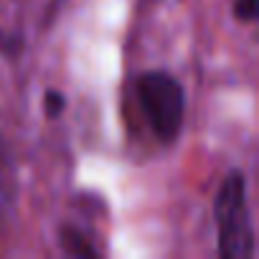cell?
Instances as JSON below:
<instances>
[{"label": "cell", "instance_id": "cell-4", "mask_svg": "<svg viewBox=\"0 0 259 259\" xmlns=\"http://www.w3.org/2000/svg\"><path fill=\"white\" fill-rule=\"evenodd\" d=\"M44 109H46V114H49L51 119L61 117V112L66 109V97H64L61 92H56V89H49L46 97H44Z\"/></svg>", "mask_w": 259, "mask_h": 259}, {"label": "cell", "instance_id": "cell-2", "mask_svg": "<svg viewBox=\"0 0 259 259\" xmlns=\"http://www.w3.org/2000/svg\"><path fill=\"white\" fill-rule=\"evenodd\" d=\"M138 102L145 112V119L153 135L170 145L183 127L186 114V94L181 81L168 71H145L138 79Z\"/></svg>", "mask_w": 259, "mask_h": 259}, {"label": "cell", "instance_id": "cell-5", "mask_svg": "<svg viewBox=\"0 0 259 259\" xmlns=\"http://www.w3.org/2000/svg\"><path fill=\"white\" fill-rule=\"evenodd\" d=\"M234 16L241 23H251L256 18V0H236L234 3Z\"/></svg>", "mask_w": 259, "mask_h": 259}, {"label": "cell", "instance_id": "cell-3", "mask_svg": "<svg viewBox=\"0 0 259 259\" xmlns=\"http://www.w3.org/2000/svg\"><path fill=\"white\" fill-rule=\"evenodd\" d=\"M59 244H61V249L69 254V256H97V249L89 244V239L79 231V229H74V226H61L59 229Z\"/></svg>", "mask_w": 259, "mask_h": 259}, {"label": "cell", "instance_id": "cell-1", "mask_svg": "<svg viewBox=\"0 0 259 259\" xmlns=\"http://www.w3.org/2000/svg\"><path fill=\"white\" fill-rule=\"evenodd\" d=\"M213 219L219 234V254L224 259L254 256V226L246 203V181L241 170H231L213 198Z\"/></svg>", "mask_w": 259, "mask_h": 259}]
</instances>
